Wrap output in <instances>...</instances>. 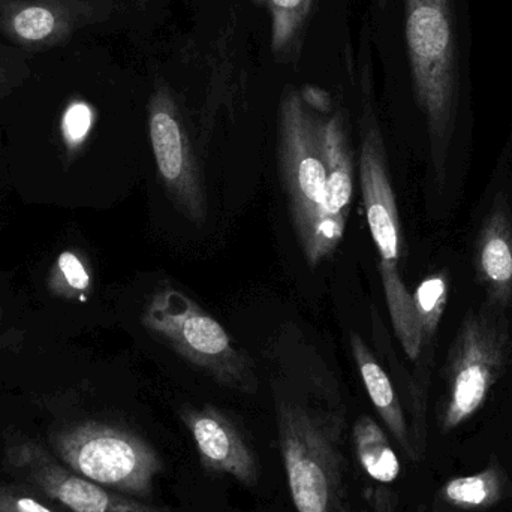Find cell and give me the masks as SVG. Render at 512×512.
Returning <instances> with one entry per match:
<instances>
[{
    "label": "cell",
    "mask_w": 512,
    "mask_h": 512,
    "mask_svg": "<svg viewBox=\"0 0 512 512\" xmlns=\"http://www.w3.org/2000/svg\"><path fill=\"white\" fill-rule=\"evenodd\" d=\"M324 125L300 92L286 87L277 114V164L295 234L312 268L330 258L343 239L328 215Z\"/></svg>",
    "instance_id": "obj_1"
},
{
    "label": "cell",
    "mask_w": 512,
    "mask_h": 512,
    "mask_svg": "<svg viewBox=\"0 0 512 512\" xmlns=\"http://www.w3.org/2000/svg\"><path fill=\"white\" fill-rule=\"evenodd\" d=\"M355 459L370 480L390 486L399 480L402 466L385 430L370 415H360L352 427Z\"/></svg>",
    "instance_id": "obj_16"
},
{
    "label": "cell",
    "mask_w": 512,
    "mask_h": 512,
    "mask_svg": "<svg viewBox=\"0 0 512 512\" xmlns=\"http://www.w3.org/2000/svg\"><path fill=\"white\" fill-rule=\"evenodd\" d=\"M477 282L486 292V306L499 313L512 303V218L507 203L498 198L481 225L474 246Z\"/></svg>",
    "instance_id": "obj_12"
},
{
    "label": "cell",
    "mask_w": 512,
    "mask_h": 512,
    "mask_svg": "<svg viewBox=\"0 0 512 512\" xmlns=\"http://www.w3.org/2000/svg\"><path fill=\"white\" fill-rule=\"evenodd\" d=\"M111 9L110 0H0V35L23 53H45L107 20Z\"/></svg>",
    "instance_id": "obj_10"
},
{
    "label": "cell",
    "mask_w": 512,
    "mask_h": 512,
    "mask_svg": "<svg viewBox=\"0 0 512 512\" xmlns=\"http://www.w3.org/2000/svg\"><path fill=\"white\" fill-rule=\"evenodd\" d=\"M30 75L26 53L14 45L0 44V101L20 89Z\"/></svg>",
    "instance_id": "obj_19"
},
{
    "label": "cell",
    "mask_w": 512,
    "mask_h": 512,
    "mask_svg": "<svg viewBox=\"0 0 512 512\" xmlns=\"http://www.w3.org/2000/svg\"><path fill=\"white\" fill-rule=\"evenodd\" d=\"M370 512H402L399 496L385 486L370 487L364 492Z\"/></svg>",
    "instance_id": "obj_23"
},
{
    "label": "cell",
    "mask_w": 512,
    "mask_h": 512,
    "mask_svg": "<svg viewBox=\"0 0 512 512\" xmlns=\"http://www.w3.org/2000/svg\"><path fill=\"white\" fill-rule=\"evenodd\" d=\"M180 418L207 474L231 477L249 489L258 486L261 478L258 456L225 412L212 405L185 406Z\"/></svg>",
    "instance_id": "obj_11"
},
{
    "label": "cell",
    "mask_w": 512,
    "mask_h": 512,
    "mask_svg": "<svg viewBox=\"0 0 512 512\" xmlns=\"http://www.w3.org/2000/svg\"><path fill=\"white\" fill-rule=\"evenodd\" d=\"M0 512H59L27 484H0Z\"/></svg>",
    "instance_id": "obj_20"
},
{
    "label": "cell",
    "mask_w": 512,
    "mask_h": 512,
    "mask_svg": "<svg viewBox=\"0 0 512 512\" xmlns=\"http://www.w3.org/2000/svg\"><path fill=\"white\" fill-rule=\"evenodd\" d=\"M508 495L507 472L493 459L475 474L445 481L423 512H486L502 504Z\"/></svg>",
    "instance_id": "obj_14"
},
{
    "label": "cell",
    "mask_w": 512,
    "mask_h": 512,
    "mask_svg": "<svg viewBox=\"0 0 512 512\" xmlns=\"http://www.w3.org/2000/svg\"><path fill=\"white\" fill-rule=\"evenodd\" d=\"M315 0H267L271 15V50L277 60L295 62Z\"/></svg>",
    "instance_id": "obj_17"
},
{
    "label": "cell",
    "mask_w": 512,
    "mask_h": 512,
    "mask_svg": "<svg viewBox=\"0 0 512 512\" xmlns=\"http://www.w3.org/2000/svg\"><path fill=\"white\" fill-rule=\"evenodd\" d=\"M298 92H300L301 99H303L304 104L310 110L321 114L330 113L333 101H331L330 93L327 90L321 89L318 86H312V84H306Z\"/></svg>",
    "instance_id": "obj_24"
},
{
    "label": "cell",
    "mask_w": 512,
    "mask_h": 512,
    "mask_svg": "<svg viewBox=\"0 0 512 512\" xmlns=\"http://www.w3.org/2000/svg\"><path fill=\"white\" fill-rule=\"evenodd\" d=\"M147 123L162 186L189 221L204 224L207 201L200 168L176 96L164 81L156 84L150 96Z\"/></svg>",
    "instance_id": "obj_9"
},
{
    "label": "cell",
    "mask_w": 512,
    "mask_h": 512,
    "mask_svg": "<svg viewBox=\"0 0 512 512\" xmlns=\"http://www.w3.org/2000/svg\"><path fill=\"white\" fill-rule=\"evenodd\" d=\"M358 174L370 236L378 249L379 274L391 324L403 351L412 363H417L423 352V342L412 292L406 288L400 274L403 239L396 192L388 170L384 137L370 104L366 105L361 117Z\"/></svg>",
    "instance_id": "obj_4"
},
{
    "label": "cell",
    "mask_w": 512,
    "mask_h": 512,
    "mask_svg": "<svg viewBox=\"0 0 512 512\" xmlns=\"http://www.w3.org/2000/svg\"><path fill=\"white\" fill-rule=\"evenodd\" d=\"M92 126V110L83 102H77L66 111L63 117V134L69 146L83 143Z\"/></svg>",
    "instance_id": "obj_21"
},
{
    "label": "cell",
    "mask_w": 512,
    "mask_h": 512,
    "mask_svg": "<svg viewBox=\"0 0 512 512\" xmlns=\"http://www.w3.org/2000/svg\"><path fill=\"white\" fill-rule=\"evenodd\" d=\"M51 450L69 471L129 498L149 499L164 472V460L150 442L101 421L60 430L51 438Z\"/></svg>",
    "instance_id": "obj_6"
},
{
    "label": "cell",
    "mask_w": 512,
    "mask_h": 512,
    "mask_svg": "<svg viewBox=\"0 0 512 512\" xmlns=\"http://www.w3.org/2000/svg\"><path fill=\"white\" fill-rule=\"evenodd\" d=\"M415 315L420 328L423 351L433 342L438 333L439 324L444 316L448 301V276L445 271L427 276L418 288L412 292Z\"/></svg>",
    "instance_id": "obj_18"
},
{
    "label": "cell",
    "mask_w": 512,
    "mask_h": 512,
    "mask_svg": "<svg viewBox=\"0 0 512 512\" xmlns=\"http://www.w3.org/2000/svg\"><path fill=\"white\" fill-rule=\"evenodd\" d=\"M60 271L65 277L66 283L75 291H86L90 286V276L87 273L83 262L77 258L72 252H63L57 259Z\"/></svg>",
    "instance_id": "obj_22"
},
{
    "label": "cell",
    "mask_w": 512,
    "mask_h": 512,
    "mask_svg": "<svg viewBox=\"0 0 512 512\" xmlns=\"http://www.w3.org/2000/svg\"><path fill=\"white\" fill-rule=\"evenodd\" d=\"M351 348L361 381L366 387L373 408L378 412L382 423L385 424L403 454L411 462L418 463L414 445H412L411 429L390 376L382 369L360 334L351 333Z\"/></svg>",
    "instance_id": "obj_13"
},
{
    "label": "cell",
    "mask_w": 512,
    "mask_h": 512,
    "mask_svg": "<svg viewBox=\"0 0 512 512\" xmlns=\"http://www.w3.org/2000/svg\"><path fill=\"white\" fill-rule=\"evenodd\" d=\"M495 315L499 313L492 310L466 313L448 348L442 372L445 391L436 414L442 435L472 420L507 370L510 333Z\"/></svg>",
    "instance_id": "obj_7"
},
{
    "label": "cell",
    "mask_w": 512,
    "mask_h": 512,
    "mask_svg": "<svg viewBox=\"0 0 512 512\" xmlns=\"http://www.w3.org/2000/svg\"><path fill=\"white\" fill-rule=\"evenodd\" d=\"M254 2H256V3H262V2H267V0H254Z\"/></svg>",
    "instance_id": "obj_26"
},
{
    "label": "cell",
    "mask_w": 512,
    "mask_h": 512,
    "mask_svg": "<svg viewBox=\"0 0 512 512\" xmlns=\"http://www.w3.org/2000/svg\"><path fill=\"white\" fill-rule=\"evenodd\" d=\"M5 466L18 483L27 484L69 512H168L74 474L44 445L30 438L12 439L6 444Z\"/></svg>",
    "instance_id": "obj_8"
},
{
    "label": "cell",
    "mask_w": 512,
    "mask_h": 512,
    "mask_svg": "<svg viewBox=\"0 0 512 512\" xmlns=\"http://www.w3.org/2000/svg\"><path fill=\"white\" fill-rule=\"evenodd\" d=\"M324 144L328 161V215L337 233L343 237L354 201L355 159L342 111L325 120Z\"/></svg>",
    "instance_id": "obj_15"
},
{
    "label": "cell",
    "mask_w": 512,
    "mask_h": 512,
    "mask_svg": "<svg viewBox=\"0 0 512 512\" xmlns=\"http://www.w3.org/2000/svg\"><path fill=\"white\" fill-rule=\"evenodd\" d=\"M453 0H405V36L415 101L426 117L436 182H447L460 104V57Z\"/></svg>",
    "instance_id": "obj_2"
},
{
    "label": "cell",
    "mask_w": 512,
    "mask_h": 512,
    "mask_svg": "<svg viewBox=\"0 0 512 512\" xmlns=\"http://www.w3.org/2000/svg\"><path fill=\"white\" fill-rule=\"evenodd\" d=\"M276 424L289 495L297 512H355L346 486L340 411L276 394Z\"/></svg>",
    "instance_id": "obj_3"
},
{
    "label": "cell",
    "mask_w": 512,
    "mask_h": 512,
    "mask_svg": "<svg viewBox=\"0 0 512 512\" xmlns=\"http://www.w3.org/2000/svg\"><path fill=\"white\" fill-rule=\"evenodd\" d=\"M143 324L156 339L173 349L222 387L254 394L258 378L249 355L197 301L174 286H162L150 298Z\"/></svg>",
    "instance_id": "obj_5"
},
{
    "label": "cell",
    "mask_w": 512,
    "mask_h": 512,
    "mask_svg": "<svg viewBox=\"0 0 512 512\" xmlns=\"http://www.w3.org/2000/svg\"><path fill=\"white\" fill-rule=\"evenodd\" d=\"M388 0H378L379 8L384 9L387 6Z\"/></svg>",
    "instance_id": "obj_25"
}]
</instances>
